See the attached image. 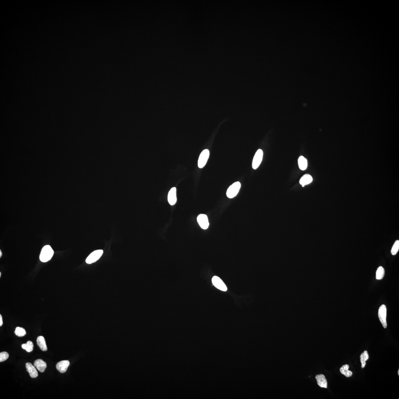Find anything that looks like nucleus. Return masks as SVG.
Here are the masks:
<instances>
[{
    "instance_id": "nucleus-10",
    "label": "nucleus",
    "mask_w": 399,
    "mask_h": 399,
    "mask_svg": "<svg viewBox=\"0 0 399 399\" xmlns=\"http://www.w3.org/2000/svg\"><path fill=\"white\" fill-rule=\"evenodd\" d=\"M70 362L68 360H63L57 363L56 367L60 373H63L67 371L70 365Z\"/></svg>"
},
{
    "instance_id": "nucleus-3",
    "label": "nucleus",
    "mask_w": 399,
    "mask_h": 399,
    "mask_svg": "<svg viewBox=\"0 0 399 399\" xmlns=\"http://www.w3.org/2000/svg\"><path fill=\"white\" fill-rule=\"evenodd\" d=\"M378 316L379 318L383 327L384 328H386L387 323L386 321L387 308L386 306L383 305L379 307L378 310Z\"/></svg>"
},
{
    "instance_id": "nucleus-26",
    "label": "nucleus",
    "mask_w": 399,
    "mask_h": 399,
    "mask_svg": "<svg viewBox=\"0 0 399 399\" xmlns=\"http://www.w3.org/2000/svg\"><path fill=\"white\" fill-rule=\"evenodd\" d=\"M1 276V273H0V277Z\"/></svg>"
},
{
    "instance_id": "nucleus-18",
    "label": "nucleus",
    "mask_w": 399,
    "mask_h": 399,
    "mask_svg": "<svg viewBox=\"0 0 399 399\" xmlns=\"http://www.w3.org/2000/svg\"><path fill=\"white\" fill-rule=\"evenodd\" d=\"M360 361L361 363V368H364L366 365V361L369 358V355H368L367 351H365L363 352L360 356Z\"/></svg>"
},
{
    "instance_id": "nucleus-9",
    "label": "nucleus",
    "mask_w": 399,
    "mask_h": 399,
    "mask_svg": "<svg viewBox=\"0 0 399 399\" xmlns=\"http://www.w3.org/2000/svg\"><path fill=\"white\" fill-rule=\"evenodd\" d=\"M168 201L170 205H175L177 202L176 189L173 187L170 189L168 194Z\"/></svg>"
},
{
    "instance_id": "nucleus-16",
    "label": "nucleus",
    "mask_w": 399,
    "mask_h": 399,
    "mask_svg": "<svg viewBox=\"0 0 399 399\" xmlns=\"http://www.w3.org/2000/svg\"><path fill=\"white\" fill-rule=\"evenodd\" d=\"M298 163L299 167L301 170H305L307 169L308 163L307 159L305 157L302 156L299 157L298 160Z\"/></svg>"
},
{
    "instance_id": "nucleus-15",
    "label": "nucleus",
    "mask_w": 399,
    "mask_h": 399,
    "mask_svg": "<svg viewBox=\"0 0 399 399\" xmlns=\"http://www.w3.org/2000/svg\"><path fill=\"white\" fill-rule=\"evenodd\" d=\"M37 344L40 349L43 351H46L47 347L45 338L42 336H39L37 338Z\"/></svg>"
},
{
    "instance_id": "nucleus-2",
    "label": "nucleus",
    "mask_w": 399,
    "mask_h": 399,
    "mask_svg": "<svg viewBox=\"0 0 399 399\" xmlns=\"http://www.w3.org/2000/svg\"><path fill=\"white\" fill-rule=\"evenodd\" d=\"M241 184L239 182H235L230 186L226 191V196L230 199H232L236 196L241 188Z\"/></svg>"
},
{
    "instance_id": "nucleus-20",
    "label": "nucleus",
    "mask_w": 399,
    "mask_h": 399,
    "mask_svg": "<svg viewBox=\"0 0 399 399\" xmlns=\"http://www.w3.org/2000/svg\"><path fill=\"white\" fill-rule=\"evenodd\" d=\"M385 275L384 268L381 266L378 267L376 273V278L377 280H381L383 279Z\"/></svg>"
},
{
    "instance_id": "nucleus-23",
    "label": "nucleus",
    "mask_w": 399,
    "mask_h": 399,
    "mask_svg": "<svg viewBox=\"0 0 399 399\" xmlns=\"http://www.w3.org/2000/svg\"><path fill=\"white\" fill-rule=\"evenodd\" d=\"M9 357V354L6 352H2L0 353V362L6 361Z\"/></svg>"
},
{
    "instance_id": "nucleus-7",
    "label": "nucleus",
    "mask_w": 399,
    "mask_h": 399,
    "mask_svg": "<svg viewBox=\"0 0 399 399\" xmlns=\"http://www.w3.org/2000/svg\"><path fill=\"white\" fill-rule=\"evenodd\" d=\"M197 221L202 229L206 230L208 228L209 223L207 216L206 214H200L197 217Z\"/></svg>"
},
{
    "instance_id": "nucleus-17",
    "label": "nucleus",
    "mask_w": 399,
    "mask_h": 399,
    "mask_svg": "<svg viewBox=\"0 0 399 399\" xmlns=\"http://www.w3.org/2000/svg\"><path fill=\"white\" fill-rule=\"evenodd\" d=\"M349 366L348 364H345L341 367L340 369L341 374L344 375L347 377H349L352 376L353 373L349 370Z\"/></svg>"
},
{
    "instance_id": "nucleus-11",
    "label": "nucleus",
    "mask_w": 399,
    "mask_h": 399,
    "mask_svg": "<svg viewBox=\"0 0 399 399\" xmlns=\"http://www.w3.org/2000/svg\"><path fill=\"white\" fill-rule=\"evenodd\" d=\"M27 371L29 373L30 377L32 378H35L38 376V373L35 368L32 364L30 363H27L26 364Z\"/></svg>"
},
{
    "instance_id": "nucleus-21",
    "label": "nucleus",
    "mask_w": 399,
    "mask_h": 399,
    "mask_svg": "<svg viewBox=\"0 0 399 399\" xmlns=\"http://www.w3.org/2000/svg\"><path fill=\"white\" fill-rule=\"evenodd\" d=\"M15 334L18 337H22L26 334V332L23 328L18 327L15 329Z\"/></svg>"
},
{
    "instance_id": "nucleus-8",
    "label": "nucleus",
    "mask_w": 399,
    "mask_h": 399,
    "mask_svg": "<svg viewBox=\"0 0 399 399\" xmlns=\"http://www.w3.org/2000/svg\"><path fill=\"white\" fill-rule=\"evenodd\" d=\"M213 285L217 289L223 291H226L227 287L221 279L217 276H214L212 279Z\"/></svg>"
},
{
    "instance_id": "nucleus-27",
    "label": "nucleus",
    "mask_w": 399,
    "mask_h": 399,
    "mask_svg": "<svg viewBox=\"0 0 399 399\" xmlns=\"http://www.w3.org/2000/svg\"><path fill=\"white\" fill-rule=\"evenodd\" d=\"M398 376H399V370H398Z\"/></svg>"
},
{
    "instance_id": "nucleus-24",
    "label": "nucleus",
    "mask_w": 399,
    "mask_h": 399,
    "mask_svg": "<svg viewBox=\"0 0 399 399\" xmlns=\"http://www.w3.org/2000/svg\"><path fill=\"white\" fill-rule=\"evenodd\" d=\"M3 322L2 316L1 314H0V326H2L3 325Z\"/></svg>"
},
{
    "instance_id": "nucleus-4",
    "label": "nucleus",
    "mask_w": 399,
    "mask_h": 399,
    "mask_svg": "<svg viewBox=\"0 0 399 399\" xmlns=\"http://www.w3.org/2000/svg\"><path fill=\"white\" fill-rule=\"evenodd\" d=\"M210 152L209 150L206 149L203 150L200 155L198 166L199 168H202L206 165L209 158Z\"/></svg>"
},
{
    "instance_id": "nucleus-14",
    "label": "nucleus",
    "mask_w": 399,
    "mask_h": 399,
    "mask_svg": "<svg viewBox=\"0 0 399 399\" xmlns=\"http://www.w3.org/2000/svg\"><path fill=\"white\" fill-rule=\"evenodd\" d=\"M312 181L313 178L311 175L309 174H305L300 179L299 183L303 187H304L305 185L310 183Z\"/></svg>"
},
{
    "instance_id": "nucleus-1",
    "label": "nucleus",
    "mask_w": 399,
    "mask_h": 399,
    "mask_svg": "<svg viewBox=\"0 0 399 399\" xmlns=\"http://www.w3.org/2000/svg\"><path fill=\"white\" fill-rule=\"evenodd\" d=\"M54 252L51 247L49 245L44 246L40 255V261L45 263L50 261L54 255Z\"/></svg>"
},
{
    "instance_id": "nucleus-6",
    "label": "nucleus",
    "mask_w": 399,
    "mask_h": 399,
    "mask_svg": "<svg viewBox=\"0 0 399 399\" xmlns=\"http://www.w3.org/2000/svg\"><path fill=\"white\" fill-rule=\"evenodd\" d=\"M263 152L261 149H258L253 157L252 167L253 169H256L260 166L263 160Z\"/></svg>"
},
{
    "instance_id": "nucleus-5",
    "label": "nucleus",
    "mask_w": 399,
    "mask_h": 399,
    "mask_svg": "<svg viewBox=\"0 0 399 399\" xmlns=\"http://www.w3.org/2000/svg\"><path fill=\"white\" fill-rule=\"evenodd\" d=\"M103 253L102 250H97L93 252L86 259V262L88 264H91L97 261L100 258Z\"/></svg>"
},
{
    "instance_id": "nucleus-19",
    "label": "nucleus",
    "mask_w": 399,
    "mask_h": 399,
    "mask_svg": "<svg viewBox=\"0 0 399 399\" xmlns=\"http://www.w3.org/2000/svg\"><path fill=\"white\" fill-rule=\"evenodd\" d=\"M22 347L23 349L26 350L27 352H31L33 350V343L31 341H27L26 344H22Z\"/></svg>"
},
{
    "instance_id": "nucleus-22",
    "label": "nucleus",
    "mask_w": 399,
    "mask_h": 399,
    "mask_svg": "<svg viewBox=\"0 0 399 399\" xmlns=\"http://www.w3.org/2000/svg\"><path fill=\"white\" fill-rule=\"evenodd\" d=\"M399 249V241L398 240L395 241L393 245L391 250V254L393 255H395L398 252Z\"/></svg>"
},
{
    "instance_id": "nucleus-12",
    "label": "nucleus",
    "mask_w": 399,
    "mask_h": 399,
    "mask_svg": "<svg viewBox=\"0 0 399 399\" xmlns=\"http://www.w3.org/2000/svg\"><path fill=\"white\" fill-rule=\"evenodd\" d=\"M34 365L36 369L41 373H43L47 368V364L41 359L36 360L34 363Z\"/></svg>"
},
{
    "instance_id": "nucleus-13",
    "label": "nucleus",
    "mask_w": 399,
    "mask_h": 399,
    "mask_svg": "<svg viewBox=\"0 0 399 399\" xmlns=\"http://www.w3.org/2000/svg\"><path fill=\"white\" fill-rule=\"evenodd\" d=\"M318 385L322 388H327V383L325 376L323 374L317 375L316 376Z\"/></svg>"
},
{
    "instance_id": "nucleus-25",
    "label": "nucleus",
    "mask_w": 399,
    "mask_h": 399,
    "mask_svg": "<svg viewBox=\"0 0 399 399\" xmlns=\"http://www.w3.org/2000/svg\"><path fill=\"white\" fill-rule=\"evenodd\" d=\"M2 255V252L1 250V251H0V257L1 258Z\"/></svg>"
}]
</instances>
